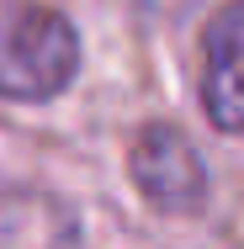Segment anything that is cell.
Masks as SVG:
<instances>
[{
	"label": "cell",
	"instance_id": "cell-1",
	"mask_svg": "<svg viewBox=\"0 0 244 249\" xmlns=\"http://www.w3.org/2000/svg\"><path fill=\"white\" fill-rule=\"evenodd\" d=\"M80 74V32L48 5H21L0 21V96L53 101Z\"/></svg>",
	"mask_w": 244,
	"mask_h": 249
},
{
	"label": "cell",
	"instance_id": "cell-2",
	"mask_svg": "<svg viewBox=\"0 0 244 249\" xmlns=\"http://www.w3.org/2000/svg\"><path fill=\"white\" fill-rule=\"evenodd\" d=\"M133 186L144 191L149 207L186 217L207 201V164L175 122H149L133 138Z\"/></svg>",
	"mask_w": 244,
	"mask_h": 249
},
{
	"label": "cell",
	"instance_id": "cell-3",
	"mask_svg": "<svg viewBox=\"0 0 244 249\" xmlns=\"http://www.w3.org/2000/svg\"><path fill=\"white\" fill-rule=\"evenodd\" d=\"M202 106L218 133H244V0H228L202 32Z\"/></svg>",
	"mask_w": 244,
	"mask_h": 249
}]
</instances>
